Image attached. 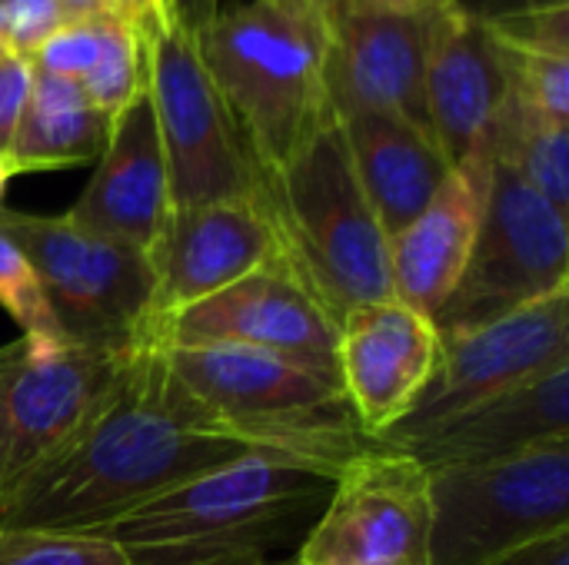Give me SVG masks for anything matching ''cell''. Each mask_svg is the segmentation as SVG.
Here are the masks:
<instances>
[{
    "mask_svg": "<svg viewBox=\"0 0 569 565\" xmlns=\"http://www.w3.org/2000/svg\"><path fill=\"white\" fill-rule=\"evenodd\" d=\"M247 453L263 450L183 426L157 393L153 346H140L100 416L0 500V529L90 533Z\"/></svg>",
    "mask_w": 569,
    "mask_h": 565,
    "instance_id": "6da1fadb",
    "label": "cell"
},
{
    "mask_svg": "<svg viewBox=\"0 0 569 565\" xmlns=\"http://www.w3.org/2000/svg\"><path fill=\"white\" fill-rule=\"evenodd\" d=\"M153 383L190 430L340 473L367 450L337 370L247 346H160Z\"/></svg>",
    "mask_w": 569,
    "mask_h": 565,
    "instance_id": "7a4b0ae2",
    "label": "cell"
},
{
    "mask_svg": "<svg viewBox=\"0 0 569 565\" xmlns=\"http://www.w3.org/2000/svg\"><path fill=\"white\" fill-rule=\"evenodd\" d=\"M337 470L247 453L160 500L90 529L127 549L130 565H273L317 523Z\"/></svg>",
    "mask_w": 569,
    "mask_h": 565,
    "instance_id": "3957f363",
    "label": "cell"
},
{
    "mask_svg": "<svg viewBox=\"0 0 569 565\" xmlns=\"http://www.w3.org/2000/svg\"><path fill=\"white\" fill-rule=\"evenodd\" d=\"M333 0H247L220 7L193 43L260 176L283 167L323 123Z\"/></svg>",
    "mask_w": 569,
    "mask_h": 565,
    "instance_id": "277c9868",
    "label": "cell"
},
{
    "mask_svg": "<svg viewBox=\"0 0 569 565\" xmlns=\"http://www.w3.org/2000/svg\"><path fill=\"white\" fill-rule=\"evenodd\" d=\"M260 210L280 260L337 323L360 303L393 300L390 240L360 190L340 120L263 173Z\"/></svg>",
    "mask_w": 569,
    "mask_h": 565,
    "instance_id": "5b68a950",
    "label": "cell"
},
{
    "mask_svg": "<svg viewBox=\"0 0 569 565\" xmlns=\"http://www.w3.org/2000/svg\"><path fill=\"white\" fill-rule=\"evenodd\" d=\"M0 233L33 263L60 333L97 353L150 346L153 266L143 250L77 230L67 216L0 210Z\"/></svg>",
    "mask_w": 569,
    "mask_h": 565,
    "instance_id": "8992f818",
    "label": "cell"
},
{
    "mask_svg": "<svg viewBox=\"0 0 569 565\" xmlns=\"http://www.w3.org/2000/svg\"><path fill=\"white\" fill-rule=\"evenodd\" d=\"M143 47L170 210L230 200L260 203L263 176L200 63L193 33L167 20L143 40Z\"/></svg>",
    "mask_w": 569,
    "mask_h": 565,
    "instance_id": "52a82bcc",
    "label": "cell"
},
{
    "mask_svg": "<svg viewBox=\"0 0 569 565\" xmlns=\"http://www.w3.org/2000/svg\"><path fill=\"white\" fill-rule=\"evenodd\" d=\"M430 563L487 565L569 529V440L520 456L430 473Z\"/></svg>",
    "mask_w": 569,
    "mask_h": 565,
    "instance_id": "ba28073f",
    "label": "cell"
},
{
    "mask_svg": "<svg viewBox=\"0 0 569 565\" xmlns=\"http://www.w3.org/2000/svg\"><path fill=\"white\" fill-rule=\"evenodd\" d=\"M569 286V213L543 200L517 170L493 163L470 260L430 316L440 336L487 326Z\"/></svg>",
    "mask_w": 569,
    "mask_h": 565,
    "instance_id": "9c48e42d",
    "label": "cell"
},
{
    "mask_svg": "<svg viewBox=\"0 0 569 565\" xmlns=\"http://www.w3.org/2000/svg\"><path fill=\"white\" fill-rule=\"evenodd\" d=\"M130 356L60 336H20L0 346V500L100 416Z\"/></svg>",
    "mask_w": 569,
    "mask_h": 565,
    "instance_id": "30bf717a",
    "label": "cell"
},
{
    "mask_svg": "<svg viewBox=\"0 0 569 565\" xmlns=\"http://www.w3.org/2000/svg\"><path fill=\"white\" fill-rule=\"evenodd\" d=\"M430 523V473L413 456L370 443L340 466L293 559L303 565H427Z\"/></svg>",
    "mask_w": 569,
    "mask_h": 565,
    "instance_id": "8fae6325",
    "label": "cell"
},
{
    "mask_svg": "<svg viewBox=\"0 0 569 565\" xmlns=\"http://www.w3.org/2000/svg\"><path fill=\"white\" fill-rule=\"evenodd\" d=\"M569 363V286L553 290L487 326L440 336L423 396L377 446L403 443L453 413Z\"/></svg>",
    "mask_w": 569,
    "mask_h": 565,
    "instance_id": "7c38bea8",
    "label": "cell"
},
{
    "mask_svg": "<svg viewBox=\"0 0 569 565\" xmlns=\"http://www.w3.org/2000/svg\"><path fill=\"white\" fill-rule=\"evenodd\" d=\"M437 10H390L367 0H333L327 100L337 120L353 113H393L433 137L423 80Z\"/></svg>",
    "mask_w": 569,
    "mask_h": 565,
    "instance_id": "4fadbf2b",
    "label": "cell"
},
{
    "mask_svg": "<svg viewBox=\"0 0 569 565\" xmlns=\"http://www.w3.org/2000/svg\"><path fill=\"white\" fill-rule=\"evenodd\" d=\"M153 346H247L337 370V320L273 256L220 293L167 316Z\"/></svg>",
    "mask_w": 569,
    "mask_h": 565,
    "instance_id": "5bb4252c",
    "label": "cell"
},
{
    "mask_svg": "<svg viewBox=\"0 0 569 565\" xmlns=\"http://www.w3.org/2000/svg\"><path fill=\"white\" fill-rule=\"evenodd\" d=\"M437 356L433 320L400 300L360 303L337 323V373L367 440H380L413 410Z\"/></svg>",
    "mask_w": 569,
    "mask_h": 565,
    "instance_id": "9a60e30c",
    "label": "cell"
},
{
    "mask_svg": "<svg viewBox=\"0 0 569 565\" xmlns=\"http://www.w3.org/2000/svg\"><path fill=\"white\" fill-rule=\"evenodd\" d=\"M423 93L447 163L493 167L490 133L510 97V73L487 17H473L460 0L437 10Z\"/></svg>",
    "mask_w": 569,
    "mask_h": 565,
    "instance_id": "2e32d148",
    "label": "cell"
},
{
    "mask_svg": "<svg viewBox=\"0 0 569 565\" xmlns=\"http://www.w3.org/2000/svg\"><path fill=\"white\" fill-rule=\"evenodd\" d=\"M147 256L153 266V333L167 316L220 293L280 253L260 203L230 200L170 210Z\"/></svg>",
    "mask_w": 569,
    "mask_h": 565,
    "instance_id": "e0dca14e",
    "label": "cell"
},
{
    "mask_svg": "<svg viewBox=\"0 0 569 565\" xmlns=\"http://www.w3.org/2000/svg\"><path fill=\"white\" fill-rule=\"evenodd\" d=\"M77 230L150 250L170 216L167 163L150 93L143 90L110 120L97 170L63 213Z\"/></svg>",
    "mask_w": 569,
    "mask_h": 565,
    "instance_id": "ac0fdd59",
    "label": "cell"
},
{
    "mask_svg": "<svg viewBox=\"0 0 569 565\" xmlns=\"http://www.w3.org/2000/svg\"><path fill=\"white\" fill-rule=\"evenodd\" d=\"M569 440V363L480 400L450 420L383 450L413 456L427 473L493 463Z\"/></svg>",
    "mask_w": 569,
    "mask_h": 565,
    "instance_id": "d6986e66",
    "label": "cell"
},
{
    "mask_svg": "<svg viewBox=\"0 0 569 565\" xmlns=\"http://www.w3.org/2000/svg\"><path fill=\"white\" fill-rule=\"evenodd\" d=\"M493 167H453L423 213L390 236L393 300L433 316L457 286L483 216Z\"/></svg>",
    "mask_w": 569,
    "mask_h": 565,
    "instance_id": "ffe728a7",
    "label": "cell"
},
{
    "mask_svg": "<svg viewBox=\"0 0 569 565\" xmlns=\"http://www.w3.org/2000/svg\"><path fill=\"white\" fill-rule=\"evenodd\" d=\"M360 190L387 240L407 230L453 170L440 143L393 113H353L340 120Z\"/></svg>",
    "mask_w": 569,
    "mask_h": 565,
    "instance_id": "44dd1931",
    "label": "cell"
},
{
    "mask_svg": "<svg viewBox=\"0 0 569 565\" xmlns=\"http://www.w3.org/2000/svg\"><path fill=\"white\" fill-rule=\"evenodd\" d=\"M110 120L90 107L80 80L33 70V87L7 150L10 173L83 167L100 157Z\"/></svg>",
    "mask_w": 569,
    "mask_h": 565,
    "instance_id": "7402d4cb",
    "label": "cell"
},
{
    "mask_svg": "<svg viewBox=\"0 0 569 565\" xmlns=\"http://www.w3.org/2000/svg\"><path fill=\"white\" fill-rule=\"evenodd\" d=\"M490 160L517 170L543 200L569 213V123L543 117L513 87L490 133Z\"/></svg>",
    "mask_w": 569,
    "mask_h": 565,
    "instance_id": "603a6c76",
    "label": "cell"
},
{
    "mask_svg": "<svg viewBox=\"0 0 569 565\" xmlns=\"http://www.w3.org/2000/svg\"><path fill=\"white\" fill-rule=\"evenodd\" d=\"M100 53L80 80L83 97L97 113L113 120L147 90V47L143 37L120 17H97Z\"/></svg>",
    "mask_w": 569,
    "mask_h": 565,
    "instance_id": "cb8c5ba5",
    "label": "cell"
},
{
    "mask_svg": "<svg viewBox=\"0 0 569 565\" xmlns=\"http://www.w3.org/2000/svg\"><path fill=\"white\" fill-rule=\"evenodd\" d=\"M0 565H130V556L90 533L0 529Z\"/></svg>",
    "mask_w": 569,
    "mask_h": 565,
    "instance_id": "d4e9b609",
    "label": "cell"
},
{
    "mask_svg": "<svg viewBox=\"0 0 569 565\" xmlns=\"http://www.w3.org/2000/svg\"><path fill=\"white\" fill-rule=\"evenodd\" d=\"M0 306L20 323V336H60L57 316L47 303L43 283L27 253L0 233Z\"/></svg>",
    "mask_w": 569,
    "mask_h": 565,
    "instance_id": "484cf974",
    "label": "cell"
},
{
    "mask_svg": "<svg viewBox=\"0 0 569 565\" xmlns=\"http://www.w3.org/2000/svg\"><path fill=\"white\" fill-rule=\"evenodd\" d=\"M100 53V27L97 20H63L30 57L37 73L83 80Z\"/></svg>",
    "mask_w": 569,
    "mask_h": 565,
    "instance_id": "4316f807",
    "label": "cell"
},
{
    "mask_svg": "<svg viewBox=\"0 0 569 565\" xmlns=\"http://www.w3.org/2000/svg\"><path fill=\"white\" fill-rule=\"evenodd\" d=\"M3 7V43L10 53L33 57V50L63 23L57 0H0Z\"/></svg>",
    "mask_w": 569,
    "mask_h": 565,
    "instance_id": "83f0119b",
    "label": "cell"
},
{
    "mask_svg": "<svg viewBox=\"0 0 569 565\" xmlns=\"http://www.w3.org/2000/svg\"><path fill=\"white\" fill-rule=\"evenodd\" d=\"M30 87H33L30 57H20V53L7 50L0 57V157H7V150L13 143V133L20 127Z\"/></svg>",
    "mask_w": 569,
    "mask_h": 565,
    "instance_id": "f1b7e54d",
    "label": "cell"
},
{
    "mask_svg": "<svg viewBox=\"0 0 569 565\" xmlns=\"http://www.w3.org/2000/svg\"><path fill=\"white\" fill-rule=\"evenodd\" d=\"M487 565H569V529H557L530 543H520Z\"/></svg>",
    "mask_w": 569,
    "mask_h": 565,
    "instance_id": "f546056e",
    "label": "cell"
},
{
    "mask_svg": "<svg viewBox=\"0 0 569 565\" xmlns=\"http://www.w3.org/2000/svg\"><path fill=\"white\" fill-rule=\"evenodd\" d=\"M113 7H117V17L127 20L143 40L167 23L163 0H113Z\"/></svg>",
    "mask_w": 569,
    "mask_h": 565,
    "instance_id": "4dcf8cb0",
    "label": "cell"
},
{
    "mask_svg": "<svg viewBox=\"0 0 569 565\" xmlns=\"http://www.w3.org/2000/svg\"><path fill=\"white\" fill-rule=\"evenodd\" d=\"M163 10H167V20L193 33L220 10V0H163Z\"/></svg>",
    "mask_w": 569,
    "mask_h": 565,
    "instance_id": "1f68e13d",
    "label": "cell"
},
{
    "mask_svg": "<svg viewBox=\"0 0 569 565\" xmlns=\"http://www.w3.org/2000/svg\"><path fill=\"white\" fill-rule=\"evenodd\" d=\"M63 20H97V17H117L113 0H57Z\"/></svg>",
    "mask_w": 569,
    "mask_h": 565,
    "instance_id": "d6a6232c",
    "label": "cell"
},
{
    "mask_svg": "<svg viewBox=\"0 0 569 565\" xmlns=\"http://www.w3.org/2000/svg\"><path fill=\"white\" fill-rule=\"evenodd\" d=\"M367 3H377V7H390V10H437L450 0H367Z\"/></svg>",
    "mask_w": 569,
    "mask_h": 565,
    "instance_id": "836d02e7",
    "label": "cell"
},
{
    "mask_svg": "<svg viewBox=\"0 0 569 565\" xmlns=\"http://www.w3.org/2000/svg\"><path fill=\"white\" fill-rule=\"evenodd\" d=\"M10 176H13V173H10V163H7V157H0V200H3V186H7Z\"/></svg>",
    "mask_w": 569,
    "mask_h": 565,
    "instance_id": "e575fe53",
    "label": "cell"
},
{
    "mask_svg": "<svg viewBox=\"0 0 569 565\" xmlns=\"http://www.w3.org/2000/svg\"><path fill=\"white\" fill-rule=\"evenodd\" d=\"M273 565H303V563H297V559H280V563H273Z\"/></svg>",
    "mask_w": 569,
    "mask_h": 565,
    "instance_id": "d590c367",
    "label": "cell"
},
{
    "mask_svg": "<svg viewBox=\"0 0 569 565\" xmlns=\"http://www.w3.org/2000/svg\"><path fill=\"white\" fill-rule=\"evenodd\" d=\"M7 53V43H3V33H0V57Z\"/></svg>",
    "mask_w": 569,
    "mask_h": 565,
    "instance_id": "8d00e7d4",
    "label": "cell"
},
{
    "mask_svg": "<svg viewBox=\"0 0 569 565\" xmlns=\"http://www.w3.org/2000/svg\"><path fill=\"white\" fill-rule=\"evenodd\" d=\"M0 27H3V7H0Z\"/></svg>",
    "mask_w": 569,
    "mask_h": 565,
    "instance_id": "74e56055",
    "label": "cell"
}]
</instances>
